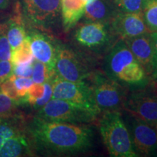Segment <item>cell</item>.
I'll use <instances>...</instances> for the list:
<instances>
[{"mask_svg":"<svg viewBox=\"0 0 157 157\" xmlns=\"http://www.w3.org/2000/svg\"><path fill=\"white\" fill-rule=\"evenodd\" d=\"M52 98L66 101L85 108L98 116L101 113L96 104L92 87L83 82H70L56 74L51 80Z\"/></svg>","mask_w":157,"mask_h":157,"instance_id":"cell-6","label":"cell"},{"mask_svg":"<svg viewBox=\"0 0 157 157\" xmlns=\"http://www.w3.org/2000/svg\"><path fill=\"white\" fill-rule=\"evenodd\" d=\"M5 27L6 35L10 44L12 51L16 50L23 44L27 36L25 23L21 16L20 7L17 8V14L5 23Z\"/></svg>","mask_w":157,"mask_h":157,"instance_id":"cell-19","label":"cell"},{"mask_svg":"<svg viewBox=\"0 0 157 157\" xmlns=\"http://www.w3.org/2000/svg\"><path fill=\"white\" fill-rule=\"evenodd\" d=\"M154 83H155V84H154V87L157 90V82H154Z\"/></svg>","mask_w":157,"mask_h":157,"instance_id":"cell-35","label":"cell"},{"mask_svg":"<svg viewBox=\"0 0 157 157\" xmlns=\"http://www.w3.org/2000/svg\"><path fill=\"white\" fill-rule=\"evenodd\" d=\"M5 138H4V137H2L1 136V135H0V148H1L2 146L3 143H5Z\"/></svg>","mask_w":157,"mask_h":157,"instance_id":"cell-33","label":"cell"},{"mask_svg":"<svg viewBox=\"0 0 157 157\" xmlns=\"http://www.w3.org/2000/svg\"><path fill=\"white\" fill-rule=\"evenodd\" d=\"M127 114L155 126L157 122V90L146 87L132 90L122 105Z\"/></svg>","mask_w":157,"mask_h":157,"instance_id":"cell-7","label":"cell"},{"mask_svg":"<svg viewBox=\"0 0 157 157\" xmlns=\"http://www.w3.org/2000/svg\"><path fill=\"white\" fill-rule=\"evenodd\" d=\"M61 0H21L20 11L25 24L41 31H52L62 21Z\"/></svg>","mask_w":157,"mask_h":157,"instance_id":"cell-4","label":"cell"},{"mask_svg":"<svg viewBox=\"0 0 157 157\" xmlns=\"http://www.w3.org/2000/svg\"><path fill=\"white\" fill-rule=\"evenodd\" d=\"M13 74V65L10 60H0V84Z\"/></svg>","mask_w":157,"mask_h":157,"instance_id":"cell-31","label":"cell"},{"mask_svg":"<svg viewBox=\"0 0 157 157\" xmlns=\"http://www.w3.org/2000/svg\"><path fill=\"white\" fill-rule=\"evenodd\" d=\"M25 132L26 127L20 117L13 114L0 117V135L5 140Z\"/></svg>","mask_w":157,"mask_h":157,"instance_id":"cell-20","label":"cell"},{"mask_svg":"<svg viewBox=\"0 0 157 157\" xmlns=\"http://www.w3.org/2000/svg\"><path fill=\"white\" fill-rule=\"evenodd\" d=\"M154 127H155V129H156V133H157V122L156 123V124H155Z\"/></svg>","mask_w":157,"mask_h":157,"instance_id":"cell-36","label":"cell"},{"mask_svg":"<svg viewBox=\"0 0 157 157\" xmlns=\"http://www.w3.org/2000/svg\"><path fill=\"white\" fill-rule=\"evenodd\" d=\"M105 74L124 88L146 87L149 77L122 39L112 45L104 60Z\"/></svg>","mask_w":157,"mask_h":157,"instance_id":"cell-2","label":"cell"},{"mask_svg":"<svg viewBox=\"0 0 157 157\" xmlns=\"http://www.w3.org/2000/svg\"><path fill=\"white\" fill-rule=\"evenodd\" d=\"M109 25L113 35L122 40L150 33L142 13H124L117 10Z\"/></svg>","mask_w":157,"mask_h":157,"instance_id":"cell-12","label":"cell"},{"mask_svg":"<svg viewBox=\"0 0 157 157\" xmlns=\"http://www.w3.org/2000/svg\"><path fill=\"white\" fill-rule=\"evenodd\" d=\"M92 88L96 104L101 112L119 110L122 107L125 99L124 87L105 74H93Z\"/></svg>","mask_w":157,"mask_h":157,"instance_id":"cell-9","label":"cell"},{"mask_svg":"<svg viewBox=\"0 0 157 157\" xmlns=\"http://www.w3.org/2000/svg\"><path fill=\"white\" fill-rule=\"evenodd\" d=\"M83 1L84 2H85V4H87V3H88V2H90L93 1V0H83Z\"/></svg>","mask_w":157,"mask_h":157,"instance_id":"cell-34","label":"cell"},{"mask_svg":"<svg viewBox=\"0 0 157 157\" xmlns=\"http://www.w3.org/2000/svg\"><path fill=\"white\" fill-rule=\"evenodd\" d=\"M124 41L149 77L151 71L153 57V47L150 33L124 39Z\"/></svg>","mask_w":157,"mask_h":157,"instance_id":"cell-14","label":"cell"},{"mask_svg":"<svg viewBox=\"0 0 157 157\" xmlns=\"http://www.w3.org/2000/svg\"><path fill=\"white\" fill-rule=\"evenodd\" d=\"M102 138L113 157H137L130 135L119 110L104 111L100 120Z\"/></svg>","mask_w":157,"mask_h":157,"instance_id":"cell-3","label":"cell"},{"mask_svg":"<svg viewBox=\"0 0 157 157\" xmlns=\"http://www.w3.org/2000/svg\"><path fill=\"white\" fill-rule=\"evenodd\" d=\"M150 37L153 47V57L149 78L154 82H157V32H150Z\"/></svg>","mask_w":157,"mask_h":157,"instance_id":"cell-29","label":"cell"},{"mask_svg":"<svg viewBox=\"0 0 157 157\" xmlns=\"http://www.w3.org/2000/svg\"><path fill=\"white\" fill-rule=\"evenodd\" d=\"M0 93L4 94L11 99L20 101L16 87L11 77H10L0 84Z\"/></svg>","mask_w":157,"mask_h":157,"instance_id":"cell-28","label":"cell"},{"mask_svg":"<svg viewBox=\"0 0 157 157\" xmlns=\"http://www.w3.org/2000/svg\"><path fill=\"white\" fill-rule=\"evenodd\" d=\"M36 117L48 121L83 124L92 122L97 116L81 105L52 98L38 110Z\"/></svg>","mask_w":157,"mask_h":157,"instance_id":"cell-5","label":"cell"},{"mask_svg":"<svg viewBox=\"0 0 157 157\" xmlns=\"http://www.w3.org/2000/svg\"><path fill=\"white\" fill-rule=\"evenodd\" d=\"M52 94L51 81L44 84L34 83L29 87L25 97L20 101L29 103L34 109L39 110L52 99Z\"/></svg>","mask_w":157,"mask_h":157,"instance_id":"cell-18","label":"cell"},{"mask_svg":"<svg viewBox=\"0 0 157 157\" xmlns=\"http://www.w3.org/2000/svg\"><path fill=\"white\" fill-rule=\"evenodd\" d=\"M116 10L113 3L107 0H93L85 5L83 16L86 22L109 23Z\"/></svg>","mask_w":157,"mask_h":157,"instance_id":"cell-15","label":"cell"},{"mask_svg":"<svg viewBox=\"0 0 157 157\" xmlns=\"http://www.w3.org/2000/svg\"><path fill=\"white\" fill-rule=\"evenodd\" d=\"M54 71L56 75L70 82H83L91 73L81 57L67 45L58 43Z\"/></svg>","mask_w":157,"mask_h":157,"instance_id":"cell-8","label":"cell"},{"mask_svg":"<svg viewBox=\"0 0 157 157\" xmlns=\"http://www.w3.org/2000/svg\"><path fill=\"white\" fill-rule=\"evenodd\" d=\"M34 59L29 42L26 37L23 44L18 48L12 51L10 62L13 66L18 64L33 63Z\"/></svg>","mask_w":157,"mask_h":157,"instance_id":"cell-22","label":"cell"},{"mask_svg":"<svg viewBox=\"0 0 157 157\" xmlns=\"http://www.w3.org/2000/svg\"><path fill=\"white\" fill-rule=\"evenodd\" d=\"M5 23L0 25V60L10 61L12 49L5 31Z\"/></svg>","mask_w":157,"mask_h":157,"instance_id":"cell-25","label":"cell"},{"mask_svg":"<svg viewBox=\"0 0 157 157\" xmlns=\"http://www.w3.org/2000/svg\"><path fill=\"white\" fill-rule=\"evenodd\" d=\"M142 15L150 32H157V0H143Z\"/></svg>","mask_w":157,"mask_h":157,"instance_id":"cell-21","label":"cell"},{"mask_svg":"<svg viewBox=\"0 0 157 157\" xmlns=\"http://www.w3.org/2000/svg\"><path fill=\"white\" fill-rule=\"evenodd\" d=\"M33 71V63L18 64L13 66V74L21 77L31 78Z\"/></svg>","mask_w":157,"mask_h":157,"instance_id":"cell-30","label":"cell"},{"mask_svg":"<svg viewBox=\"0 0 157 157\" xmlns=\"http://www.w3.org/2000/svg\"><path fill=\"white\" fill-rule=\"evenodd\" d=\"M56 74L54 70H50L47 65L34 59L33 62L32 75L31 77L34 83L44 84L50 82Z\"/></svg>","mask_w":157,"mask_h":157,"instance_id":"cell-23","label":"cell"},{"mask_svg":"<svg viewBox=\"0 0 157 157\" xmlns=\"http://www.w3.org/2000/svg\"><path fill=\"white\" fill-rule=\"evenodd\" d=\"M60 2L63 26L65 31H68L83 17L86 4L83 0H61Z\"/></svg>","mask_w":157,"mask_h":157,"instance_id":"cell-17","label":"cell"},{"mask_svg":"<svg viewBox=\"0 0 157 157\" xmlns=\"http://www.w3.org/2000/svg\"><path fill=\"white\" fill-rule=\"evenodd\" d=\"M32 146L26 132L7 139L0 148V157L30 156L33 154Z\"/></svg>","mask_w":157,"mask_h":157,"instance_id":"cell-16","label":"cell"},{"mask_svg":"<svg viewBox=\"0 0 157 157\" xmlns=\"http://www.w3.org/2000/svg\"><path fill=\"white\" fill-rule=\"evenodd\" d=\"M126 125L138 156H157V133L154 126L127 114Z\"/></svg>","mask_w":157,"mask_h":157,"instance_id":"cell-10","label":"cell"},{"mask_svg":"<svg viewBox=\"0 0 157 157\" xmlns=\"http://www.w3.org/2000/svg\"><path fill=\"white\" fill-rule=\"evenodd\" d=\"M32 148L47 156H71L93 146V129L76 124L48 121L35 117L25 125Z\"/></svg>","mask_w":157,"mask_h":157,"instance_id":"cell-1","label":"cell"},{"mask_svg":"<svg viewBox=\"0 0 157 157\" xmlns=\"http://www.w3.org/2000/svg\"><path fill=\"white\" fill-rule=\"evenodd\" d=\"M116 10L124 13H141L143 0H112Z\"/></svg>","mask_w":157,"mask_h":157,"instance_id":"cell-24","label":"cell"},{"mask_svg":"<svg viewBox=\"0 0 157 157\" xmlns=\"http://www.w3.org/2000/svg\"><path fill=\"white\" fill-rule=\"evenodd\" d=\"M112 36L109 23L86 22L76 29L74 39L82 48L98 52L109 48Z\"/></svg>","mask_w":157,"mask_h":157,"instance_id":"cell-11","label":"cell"},{"mask_svg":"<svg viewBox=\"0 0 157 157\" xmlns=\"http://www.w3.org/2000/svg\"><path fill=\"white\" fill-rule=\"evenodd\" d=\"M10 77L14 82L15 87H16L18 97L20 98H24L29 87L34 84L33 80L31 79V78L21 77V76H15L13 74H12Z\"/></svg>","mask_w":157,"mask_h":157,"instance_id":"cell-26","label":"cell"},{"mask_svg":"<svg viewBox=\"0 0 157 157\" xmlns=\"http://www.w3.org/2000/svg\"><path fill=\"white\" fill-rule=\"evenodd\" d=\"M12 1L13 0H0V10H5L8 9L10 6L11 5Z\"/></svg>","mask_w":157,"mask_h":157,"instance_id":"cell-32","label":"cell"},{"mask_svg":"<svg viewBox=\"0 0 157 157\" xmlns=\"http://www.w3.org/2000/svg\"><path fill=\"white\" fill-rule=\"evenodd\" d=\"M19 101L11 99L0 93V117L13 114Z\"/></svg>","mask_w":157,"mask_h":157,"instance_id":"cell-27","label":"cell"},{"mask_svg":"<svg viewBox=\"0 0 157 157\" xmlns=\"http://www.w3.org/2000/svg\"><path fill=\"white\" fill-rule=\"evenodd\" d=\"M26 37L34 58L53 71L59 42L44 31L36 29L27 33Z\"/></svg>","mask_w":157,"mask_h":157,"instance_id":"cell-13","label":"cell"}]
</instances>
